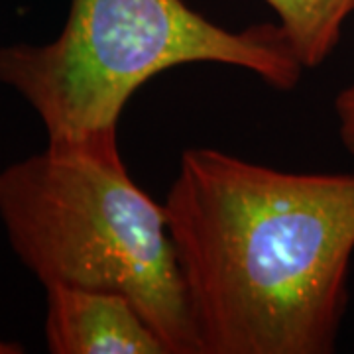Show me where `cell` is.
<instances>
[{
    "instance_id": "6da1fadb",
    "label": "cell",
    "mask_w": 354,
    "mask_h": 354,
    "mask_svg": "<svg viewBox=\"0 0 354 354\" xmlns=\"http://www.w3.org/2000/svg\"><path fill=\"white\" fill-rule=\"evenodd\" d=\"M164 207L201 354L335 351L354 174H291L191 148Z\"/></svg>"
},
{
    "instance_id": "7a4b0ae2",
    "label": "cell",
    "mask_w": 354,
    "mask_h": 354,
    "mask_svg": "<svg viewBox=\"0 0 354 354\" xmlns=\"http://www.w3.org/2000/svg\"><path fill=\"white\" fill-rule=\"evenodd\" d=\"M0 221L44 288L122 293L169 354H201L165 207L130 177L116 134L48 142L4 167Z\"/></svg>"
},
{
    "instance_id": "3957f363",
    "label": "cell",
    "mask_w": 354,
    "mask_h": 354,
    "mask_svg": "<svg viewBox=\"0 0 354 354\" xmlns=\"http://www.w3.org/2000/svg\"><path fill=\"white\" fill-rule=\"evenodd\" d=\"M223 64L290 91L304 73L279 24L227 30L183 0H71L50 44L0 48V83L39 116L48 142L116 134L127 102L165 69Z\"/></svg>"
},
{
    "instance_id": "277c9868",
    "label": "cell",
    "mask_w": 354,
    "mask_h": 354,
    "mask_svg": "<svg viewBox=\"0 0 354 354\" xmlns=\"http://www.w3.org/2000/svg\"><path fill=\"white\" fill-rule=\"evenodd\" d=\"M46 344L53 354H169L164 339L127 295L46 288Z\"/></svg>"
},
{
    "instance_id": "5b68a950",
    "label": "cell",
    "mask_w": 354,
    "mask_h": 354,
    "mask_svg": "<svg viewBox=\"0 0 354 354\" xmlns=\"http://www.w3.org/2000/svg\"><path fill=\"white\" fill-rule=\"evenodd\" d=\"M278 14L291 50L305 69L321 65L339 44L354 0H266Z\"/></svg>"
},
{
    "instance_id": "8992f818",
    "label": "cell",
    "mask_w": 354,
    "mask_h": 354,
    "mask_svg": "<svg viewBox=\"0 0 354 354\" xmlns=\"http://www.w3.org/2000/svg\"><path fill=\"white\" fill-rule=\"evenodd\" d=\"M335 111L339 116V134L342 146L354 153V85L339 93L335 101Z\"/></svg>"
},
{
    "instance_id": "52a82bcc",
    "label": "cell",
    "mask_w": 354,
    "mask_h": 354,
    "mask_svg": "<svg viewBox=\"0 0 354 354\" xmlns=\"http://www.w3.org/2000/svg\"><path fill=\"white\" fill-rule=\"evenodd\" d=\"M20 353H24L22 344H18V342H12V341H2V339H0V354H20Z\"/></svg>"
}]
</instances>
